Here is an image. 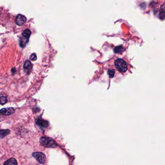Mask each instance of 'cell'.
I'll return each mask as SVG.
<instances>
[{"label": "cell", "mask_w": 165, "mask_h": 165, "mask_svg": "<svg viewBox=\"0 0 165 165\" xmlns=\"http://www.w3.org/2000/svg\"><path fill=\"white\" fill-rule=\"evenodd\" d=\"M40 142L41 145L47 148H56L57 147L56 142L49 137H41Z\"/></svg>", "instance_id": "1"}, {"label": "cell", "mask_w": 165, "mask_h": 165, "mask_svg": "<svg viewBox=\"0 0 165 165\" xmlns=\"http://www.w3.org/2000/svg\"><path fill=\"white\" fill-rule=\"evenodd\" d=\"M115 65L117 70L121 73H125L127 70L128 66L125 60L118 59L115 61Z\"/></svg>", "instance_id": "2"}, {"label": "cell", "mask_w": 165, "mask_h": 165, "mask_svg": "<svg viewBox=\"0 0 165 165\" xmlns=\"http://www.w3.org/2000/svg\"><path fill=\"white\" fill-rule=\"evenodd\" d=\"M32 155L39 163L43 164L45 163L46 157L44 153L42 152H34L32 153Z\"/></svg>", "instance_id": "3"}, {"label": "cell", "mask_w": 165, "mask_h": 165, "mask_svg": "<svg viewBox=\"0 0 165 165\" xmlns=\"http://www.w3.org/2000/svg\"><path fill=\"white\" fill-rule=\"evenodd\" d=\"M26 20L27 19L25 16L21 14H19L16 16L15 19V22L18 25L20 26L23 25L26 22Z\"/></svg>", "instance_id": "4"}, {"label": "cell", "mask_w": 165, "mask_h": 165, "mask_svg": "<svg viewBox=\"0 0 165 165\" xmlns=\"http://www.w3.org/2000/svg\"><path fill=\"white\" fill-rule=\"evenodd\" d=\"M15 112V109L13 108H7L0 110V113L4 115H10Z\"/></svg>", "instance_id": "5"}, {"label": "cell", "mask_w": 165, "mask_h": 165, "mask_svg": "<svg viewBox=\"0 0 165 165\" xmlns=\"http://www.w3.org/2000/svg\"><path fill=\"white\" fill-rule=\"evenodd\" d=\"M32 64L30 60H26L25 62L24 66H23V69L24 71L27 74H29L32 70Z\"/></svg>", "instance_id": "6"}, {"label": "cell", "mask_w": 165, "mask_h": 165, "mask_svg": "<svg viewBox=\"0 0 165 165\" xmlns=\"http://www.w3.org/2000/svg\"><path fill=\"white\" fill-rule=\"evenodd\" d=\"M37 125L44 127H47L48 125V121L44 120L43 119H42L41 118H38L36 121Z\"/></svg>", "instance_id": "7"}, {"label": "cell", "mask_w": 165, "mask_h": 165, "mask_svg": "<svg viewBox=\"0 0 165 165\" xmlns=\"http://www.w3.org/2000/svg\"><path fill=\"white\" fill-rule=\"evenodd\" d=\"M7 102V98L5 94L3 93H0V104L2 105H4Z\"/></svg>", "instance_id": "8"}, {"label": "cell", "mask_w": 165, "mask_h": 165, "mask_svg": "<svg viewBox=\"0 0 165 165\" xmlns=\"http://www.w3.org/2000/svg\"><path fill=\"white\" fill-rule=\"evenodd\" d=\"M4 165H18V163L15 158H11L6 161Z\"/></svg>", "instance_id": "9"}, {"label": "cell", "mask_w": 165, "mask_h": 165, "mask_svg": "<svg viewBox=\"0 0 165 165\" xmlns=\"http://www.w3.org/2000/svg\"><path fill=\"white\" fill-rule=\"evenodd\" d=\"M31 33H32V32L30 31V30L27 29H26L25 30H24L23 32L22 33V36L29 39V38L31 35Z\"/></svg>", "instance_id": "10"}, {"label": "cell", "mask_w": 165, "mask_h": 165, "mask_svg": "<svg viewBox=\"0 0 165 165\" xmlns=\"http://www.w3.org/2000/svg\"><path fill=\"white\" fill-rule=\"evenodd\" d=\"M10 133V130L8 129L0 130V138H3Z\"/></svg>", "instance_id": "11"}, {"label": "cell", "mask_w": 165, "mask_h": 165, "mask_svg": "<svg viewBox=\"0 0 165 165\" xmlns=\"http://www.w3.org/2000/svg\"><path fill=\"white\" fill-rule=\"evenodd\" d=\"M123 50H124V48L121 46L116 47L114 49V51L115 53H121V51H122Z\"/></svg>", "instance_id": "12"}, {"label": "cell", "mask_w": 165, "mask_h": 165, "mask_svg": "<svg viewBox=\"0 0 165 165\" xmlns=\"http://www.w3.org/2000/svg\"><path fill=\"white\" fill-rule=\"evenodd\" d=\"M108 75L110 78H112L115 75V71L113 69H109L108 71Z\"/></svg>", "instance_id": "13"}, {"label": "cell", "mask_w": 165, "mask_h": 165, "mask_svg": "<svg viewBox=\"0 0 165 165\" xmlns=\"http://www.w3.org/2000/svg\"><path fill=\"white\" fill-rule=\"evenodd\" d=\"M30 59L32 61H34L37 60V56H36V53H32V54L31 55L30 57Z\"/></svg>", "instance_id": "14"}, {"label": "cell", "mask_w": 165, "mask_h": 165, "mask_svg": "<svg viewBox=\"0 0 165 165\" xmlns=\"http://www.w3.org/2000/svg\"><path fill=\"white\" fill-rule=\"evenodd\" d=\"M0 16H1V12H0Z\"/></svg>", "instance_id": "15"}]
</instances>
